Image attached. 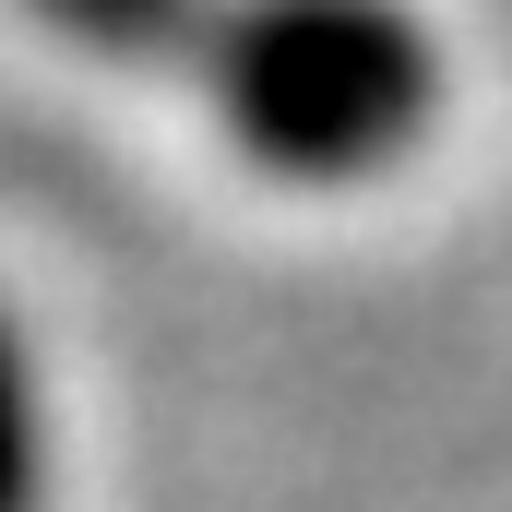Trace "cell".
Returning a JSON list of instances; mask_svg holds the SVG:
<instances>
[{"mask_svg": "<svg viewBox=\"0 0 512 512\" xmlns=\"http://www.w3.org/2000/svg\"><path fill=\"white\" fill-rule=\"evenodd\" d=\"M191 96L251 179L370 191L429 155L453 108V48L417 0H215Z\"/></svg>", "mask_w": 512, "mask_h": 512, "instance_id": "obj_1", "label": "cell"}, {"mask_svg": "<svg viewBox=\"0 0 512 512\" xmlns=\"http://www.w3.org/2000/svg\"><path fill=\"white\" fill-rule=\"evenodd\" d=\"M48 48L96 60V72H191L215 0H12Z\"/></svg>", "mask_w": 512, "mask_h": 512, "instance_id": "obj_2", "label": "cell"}, {"mask_svg": "<svg viewBox=\"0 0 512 512\" xmlns=\"http://www.w3.org/2000/svg\"><path fill=\"white\" fill-rule=\"evenodd\" d=\"M0 512H48V393L12 310H0Z\"/></svg>", "mask_w": 512, "mask_h": 512, "instance_id": "obj_3", "label": "cell"}]
</instances>
